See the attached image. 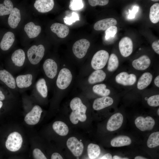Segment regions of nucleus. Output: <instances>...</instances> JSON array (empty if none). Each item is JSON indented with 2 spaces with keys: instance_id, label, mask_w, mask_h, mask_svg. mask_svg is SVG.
<instances>
[{
  "instance_id": "1",
  "label": "nucleus",
  "mask_w": 159,
  "mask_h": 159,
  "mask_svg": "<svg viewBox=\"0 0 159 159\" xmlns=\"http://www.w3.org/2000/svg\"><path fill=\"white\" fill-rule=\"evenodd\" d=\"M141 73L127 70L116 71L112 75L111 86L123 96L134 88Z\"/></svg>"
},
{
  "instance_id": "2",
  "label": "nucleus",
  "mask_w": 159,
  "mask_h": 159,
  "mask_svg": "<svg viewBox=\"0 0 159 159\" xmlns=\"http://www.w3.org/2000/svg\"><path fill=\"white\" fill-rule=\"evenodd\" d=\"M70 107L72 112L69 115V119L73 124H77L79 121L85 122L87 119L86 112V106L82 102L79 97H75L70 101Z\"/></svg>"
},
{
  "instance_id": "3",
  "label": "nucleus",
  "mask_w": 159,
  "mask_h": 159,
  "mask_svg": "<svg viewBox=\"0 0 159 159\" xmlns=\"http://www.w3.org/2000/svg\"><path fill=\"white\" fill-rule=\"evenodd\" d=\"M154 73V72L150 71L142 72L139 76L134 87L130 92L136 95H141L153 82Z\"/></svg>"
},
{
  "instance_id": "4",
  "label": "nucleus",
  "mask_w": 159,
  "mask_h": 159,
  "mask_svg": "<svg viewBox=\"0 0 159 159\" xmlns=\"http://www.w3.org/2000/svg\"><path fill=\"white\" fill-rule=\"evenodd\" d=\"M109 56L108 52L106 50H101L97 52L91 60L92 67L95 70L103 68L107 63Z\"/></svg>"
},
{
  "instance_id": "5",
  "label": "nucleus",
  "mask_w": 159,
  "mask_h": 159,
  "mask_svg": "<svg viewBox=\"0 0 159 159\" xmlns=\"http://www.w3.org/2000/svg\"><path fill=\"white\" fill-rule=\"evenodd\" d=\"M45 48L42 44L31 46L27 52V56L30 62L35 65L38 64L44 55Z\"/></svg>"
},
{
  "instance_id": "6",
  "label": "nucleus",
  "mask_w": 159,
  "mask_h": 159,
  "mask_svg": "<svg viewBox=\"0 0 159 159\" xmlns=\"http://www.w3.org/2000/svg\"><path fill=\"white\" fill-rule=\"evenodd\" d=\"M22 142L21 135L17 132H14L8 136L5 143L6 147L9 151L16 152L20 149Z\"/></svg>"
},
{
  "instance_id": "7",
  "label": "nucleus",
  "mask_w": 159,
  "mask_h": 159,
  "mask_svg": "<svg viewBox=\"0 0 159 159\" xmlns=\"http://www.w3.org/2000/svg\"><path fill=\"white\" fill-rule=\"evenodd\" d=\"M159 89L155 88L145 90L141 94L140 96L144 98L148 105L151 107L159 106Z\"/></svg>"
},
{
  "instance_id": "8",
  "label": "nucleus",
  "mask_w": 159,
  "mask_h": 159,
  "mask_svg": "<svg viewBox=\"0 0 159 159\" xmlns=\"http://www.w3.org/2000/svg\"><path fill=\"white\" fill-rule=\"evenodd\" d=\"M72 76L70 71L66 68H63L58 75L56 84L60 89L64 90L67 88L72 81Z\"/></svg>"
},
{
  "instance_id": "9",
  "label": "nucleus",
  "mask_w": 159,
  "mask_h": 159,
  "mask_svg": "<svg viewBox=\"0 0 159 159\" xmlns=\"http://www.w3.org/2000/svg\"><path fill=\"white\" fill-rule=\"evenodd\" d=\"M90 45V42L87 39H82L79 40L72 46L73 53L77 58H82L86 54Z\"/></svg>"
},
{
  "instance_id": "10",
  "label": "nucleus",
  "mask_w": 159,
  "mask_h": 159,
  "mask_svg": "<svg viewBox=\"0 0 159 159\" xmlns=\"http://www.w3.org/2000/svg\"><path fill=\"white\" fill-rule=\"evenodd\" d=\"M119 94L112 95L101 97L95 99L93 102L92 107L95 110H100L112 105L115 99Z\"/></svg>"
},
{
  "instance_id": "11",
  "label": "nucleus",
  "mask_w": 159,
  "mask_h": 159,
  "mask_svg": "<svg viewBox=\"0 0 159 159\" xmlns=\"http://www.w3.org/2000/svg\"><path fill=\"white\" fill-rule=\"evenodd\" d=\"M151 63V59L148 56L143 55L133 60L132 65L136 71L142 73L149 67Z\"/></svg>"
},
{
  "instance_id": "12",
  "label": "nucleus",
  "mask_w": 159,
  "mask_h": 159,
  "mask_svg": "<svg viewBox=\"0 0 159 159\" xmlns=\"http://www.w3.org/2000/svg\"><path fill=\"white\" fill-rule=\"evenodd\" d=\"M135 125L138 129L142 131L151 130L153 128L155 122L151 117H145L142 116L137 117L135 120Z\"/></svg>"
},
{
  "instance_id": "13",
  "label": "nucleus",
  "mask_w": 159,
  "mask_h": 159,
  "mask_svg": "<svg viewBox=\"0 0 159 159\" xmlns=\"http://www.w3.org/2000/svg\"><path fill=\"white\" fill-rule=\"evenodd\" d=\"M68 148L75 156H80L83 152L84 145L82 142L75 137L69 138L66 143Z\"/></svg>"
},
{
  "instance_id": "14",
  "label": "nucleus",
  "mask_w": 159,
  "mask_h": 159,
  "mask_svg": "<svg viewBox=\"0 0 159 159\" xmlns=\"http://www.w3.org/2000/svg\"><path fill=\"white\" fill-rule=\"evenodd\" d=\"M133 43L131 39L127 37L122 38L119 44L120 52L122 56L124 57L129 56L133 51Z\"/></svg>"
},
{
  "instance_id": "15",
  "label": "nucleus",
  "mask_w": 159,
  "mask_h": 159,
  "mask_svg": "<svg viewBox=\"0 0 159 159\" xmlns=\"http://www.w3.org/2000/svg\"><path fill=\"white\" fill-rule=\"evenodd\" d=\"M123 120L122 114L117 112L112 115L109 119L107 125V129L110 131L116 130L121 126Z\"/></svg>"
},
{
  "instance_id": "16",
  "label": "nucleus",
  "mask_w": 159,
  "mask_h": 159,
  "mask_svg": "<svg viewBox=\"0 0 159 159\" xmlns=\"http://www.w3.org/2000/svg\"><path fill=\"white\" fill-rule=\"evenodd\" d=\"M42 112V110L41 107L38 105H36L26 115L24 118V121L28 125L36 124L39 120Z\"/></svg>"
},
{
  "instance_id": "17",
  "label": "nucleus",
  "mask_w": 159,
  "mask_h": 159,
  "mask_svg": "<svg viewBox=\"0 0 159 159\" xmlns=\"http://www.w3.org/2000/svg\"><path fill=\"white\" fill-rule=\"evenodd\" d=\"M92 90L95 93L101 97L119 94L112 86L107 87L106 84L104 83L95 85L92 87Z\"/></svg>"
},
{
  "instance_id": "18",
  "label": "nucleus",
  "mask_w": 159,
  "mask_h": 159,
  "mask_svg": "<svg viewBox=\"0 0 159 159\" xmlns=\"http://www.w3.org/2000/svg\"><path fill=\"white\" fill-rule=\"evenodd\" d=\"M43 68L46 75L50 79L54 78L56 76L57 71V65L52 59H48L44 61Z\"/></svg>"
},
{
  "instance_id": "19",
  "label": "nucleus",
  "mask_w": 159,
  "mask_h": 159,
  "mask_svg": "<svg viewBox=\"0 0 159 159\" xmlns=\"http://www.w3.org/2000/svg\"><path fill=\"white\" fill-rule=\"evenodd\" d=\"M54 5L53 0H37L34 4V6L39 12L44 13L51 10Z\"/></svg>"
},
{
  "instance_id": "20",
  "label": "nucleus",
  "mask_w": 159,
  "mask_h": 159,
  "mask_svg": "<svg viewBox=\"0 0 159 159\" xmlns=\"http://www.w3.org/2000/svg\"><path fill=\"white\" fill-rule=\"evenodd\" d=\"M51 31L60 38L66 37L69 33V30L68 26L59 23L52 24L50 27Z\"/></svg>"
},
{
  "instance_id": "21",
  "label": "nucleus",
  "mask_w": 159,
  "mask_h": 159,
  "mask_svg": "<svg viewBox=\"0 0 159 159\" xmlns=\"http://www.w3.org/2000/svg\"><path fill=\"white\" fill-rule=\"evenodd\" d=\"M117 24L116 20L113 18H106L96 22L94 25V28L97 31L105 30L110 26L115 25Z\"/></svg>"
},
{
  "instance_id": "22",
  "label": "nucleus",
  "mask_w": 159,
  "mask_h": 159,
  "mask_svg": "<svg viewBox=\"0 0 159 159\" xmlns=\"http://www.w3.org/2000/svg\"><path fill=\"white\" fill-rule=\"evenodd\" d=\"M107 74L103 70H96L89 76L88 81L90 84H94L102 82L106 78Z\"/></svg>"
},
{
  "instance_id": "23",
  "label": "nucleus",
  "mask_w": 159,
  "mask_h": 159,
  "mask_svg": "<svg viewBox=\"0 0 159 159\" xmlns=\"http://www.w3.org/2000/svg\"><path fill=\"white\" fill-rule=\"evenodd\" d=\"M13 33L8 32L5 34L0 43V47L4 51L8 50L12 46L15 40Z\"/></svg>"
},
{
  "instance_id": "24",
  "label": "nucleus",
  "mask_w": 159,
  "mask_h": 159,
  "mask_svg": "<svg viewBox=\"0 0 159 159\" xmlns=\"http://www.w3.org/2000/svg\"><path fill=\"white\" fill-rule=\"evenodd\" d=\"M24 30L30 38L37 37L40 33L41 27L39 25H36L32 22L26 24L24 26Z\"/></svg>"
},
{
  "instance_id": "25",
  "label": "nucleus",
  "mask_w": 159,
  "mask_h": 159,
  "mask_svg": "<svg viewBox=\"0 0 159 159\" xmlns=\"http://www.w3.org/2000/svg\"><path fill=\"white\" fill-rule=\"evenodd\" d=\"M21 19L20 10L16 7L14 8L8 18V24L13 29L16 28Z\"/></svg>"
},
{
  "instance_id": "26",
  "label": "nucleus",
  "mask_w": 159,
  "mask_h": 159,
  "mask_svg": "<svg viewBox=\"0 0 159 159\" xmlns=\"http://www.w3.org/2000/svg\"><path fill=\"white\" fill-rule=\"evenodd\" d=\"M0 80L11 89L16 87L15 80L9 72L5 70H0Z\"/></svg>"
},
{
  "instance_id": "27",
  "label": "nucleus",
  "mask_w": 159,
  "mask_h": 159,
  "mask_svg": "<svg viewBox=\"0 0 159 159\" xmlns=\"http://www.w3.org/2000/svg\"><path fill=\"white\" fill-rule=\"evenodd\" d=\"M107 70L110 73L113 75L118 69L119 62L117 55L115 53L111 54L107 61Z\"/></svg>"
},
{
  "instance_id": "28",
  "label": "nucleus",
  "mask_w": 159,
  "mask_h": 159,
  "mask_svg": "<svg viewBox=\"0 0 159 159\" xmlns=\"http://www.w3.org/2000/svg\"><path fill=\"white\" fill-rule=\"evenodd\" d=\"M32 80V76L31 74L20 75L16 78V84L19 88H26L31 85Z\"/></svg>"
},
{
  "instance_id": "29",
  "label": "nucleus",
  "mask_w": 159,
  "mask_h": 159,
  "mask_svg": "<svg viewBox=\"0 0 159 159\" xmlns=\"http://www.w3.org/2000/svg\"><path fill=\"white\" fill-rule=\"evenodd\" d=\"M11 59L15 65L18 67L23 66L25 59L24 51L21 49L16 50L12 54Z\"/></svg>"
},
{
  "instance_id": "30",
  "label": "nucleus",
  "mask_w": 159,
  "mask_h": 159,
  "mask_svg": "<svg viewBox=\"0 0 159 159\" xmlns=\"http://www.w3.org/2000/svg\"><path fill=\"white\" fill-rule=\"evenodd\" d=\"M132 142L131 139L125 135H120L112 139L111 141L112 146L114 147H120L128 145Z\"/></svg>"
},
{
  "instance_id": "31",
  "label": "nucleus",
  "mask_w": 159,
  "mask_h": 159,
  "mask_svg": "<svg viewBox=\"0 0 159 159\" xmlns=\"http://www.w3.org/2000/svg\"><path fill=\"white\" fill-rule=\"evenodd\" d=\"M52 128L57 133L62 136L66 135L69 131V128L67 125L61 121L55 122L52 125Z\"/></svg>"
},
{
  "instance_id": "32",
  "label": "nucleus",
  "mask_w": 159,
  "mask_h": 159,
  "mask_svg": "<svg viewBox=\"0 0 159 159\" xmlns=\"http://www.w3.org/2000/svg\"><path fill=\"white\" fill-rule=\"evenodd\" d=\"M101 152L99 146L92 143L89 144L87 147L88 156L91 159H95L100 155Z\"/></svg>"
},
{
  "instance_id": "33",
  "label": "nucleus",
  "mask_w": 159,
  "mask_h": 159,
  "mask_svg": "<svg viewBox=\"0 0 159 159\" xmlns=\"http://www.w3.org/2000/svg\"><path fill=\"white\" fill-rule=\"evenodd\" d=\"M13 8V4L11 0H4L3 3L0 4V16L10 14Z\"/></svg>"
},
{
  "instance_id": "34",
  "label": "nucleus",
  "mask_w": 159,
  "mask_h": 159,
  "mask_svg": "<svg viewBox=\"0 0 159 159\" xmlns=\"http://www.w3.org/2000/svg\"><path fill=\"white\" fill-rule=\"evenodd\" d=\"M149 18L151 22L154 24L159 21V4L156 3L150 7Z\"/></svg>"
},
{
  "instance_id": "35",
  "label": "nucleus",
  "mask_w": 159,
  "mask_h": 159,
  "mask_svg": "<svg viewBox=\"0 0 159 159\" xmlns=\"http://www.w3.org/2000/svg\"><path fill=\"white\" fill-rule=\"evenodd\" d=\"M36 87L37 90L43 97H47L48 90L46 81L44 79L41 78L39 79L36 83Z\"/></svg>"
},
{
  "instance_id": "36",
  "label": "nucleus",
  "mask_w": 159,
  "mask_h": 159,
  "mask_svg": "<svg viewBox=\"0 0 159 159\" xmlns=\"http://www.w3.org/2000/svg\"><path fill=\"white\" fill-rule=\"evenodd\" d=\"M148 147L152 148L159 145V132L157 131L151 133L149 136L147 141Z\"/></svg>"
},
{
  "instance_id": "37",
  "label": "nucleus",
  "mask_w": 159,
  "mask_h": 159,
  "mask_svg": "<svg viewBox=\"0 0 159 159\" xmlns=\"http://www.w3.org/2000/svg\"><path fill=\"white\" fill-rule=\"evenodd\" d=\"M83 1L72 0L70 1L69 8L72 10H77L82 9L84 7Z\"/></svg>"
},
{
  "instance_id": "38",
  "label": "nucleus",
  "mask_w": 159,
  "mask_h": 159,
  "mask_svg": "<svg viewBox=\"0 0 159 159\" xmlns=\"http://www.w3.org/2000/svg\"><path fill=\"white\" fill-rule=\"evenodd\" d=\"M117 32V28L115 25H112L106 29L105 32V39L108 40L114 37Z\"/></svg>"
},
{
  "instance_id": "39",
  "label": "nucleus",
  "mask_w": 159,
  "mask_h": 159,
  "mask_svg": "<svg viewBox=\"0 0 159 159\" xmlns=\"http://www.w3.org/2000/svg\"><path fill=\"white\" fill-rule=\"evenodd\" d=\"M63 19L65 24L68 25H70L76 21H79V16L77 13L74 12L72 13V15L71 16H65Z\"/></svg>"
},
{
  "instance_id": "40",
  "label": "nucleus",
  "mask_w": 159,
  "mask_h": 159,
  "mask_svg": "<svg viewBox=\"0 0 159 159\" xmlns=\"http://www.w3.org/2000/svg\"><path fill=\"white\" fill-rule=\"evenodd\" d=\"M32 155L33 159H47L43 152L38 148L33 150Z\"/></svg>"
},
{
  "instance_id": "41",
  "label": "nucleus",
  "mask_w": 159,
  "mask_h": 159,
  "mask_svg": "<svg viewBox=\"0 0 159 159\" xmlns=\"http://www.w3.org/2000/svg\"><path fill=\"white\" fill-rule=\"evenodd\" d=\"M89 4L92 6L97 5L104 6L107 4L109 0H89Z\"/></svg>"
},
{
  "instance_id": "42",
  "label": "nucleus",
  "mask_w": 159,
  "mask_h": 159,
  "mask_svg": "<svg viewBox=\"0 0 159 159\" xmlns=\"http://www.w3.org/2000/svg\"><path fill=\"white\" fill-rule=\"evenodd\" d=\"M139 10V7L135 6L133 7L132 10L129 11V14L128 16V18L130 19H133L135 17V14Z\"/></svg>"
},
{
  "instance_id": "43",
  "label": "nucleus",
  "mask_w": 159,
  "mask_h": 159,
  "mask_svg": "<svg viewBox=\"0 0 159 159\" xmlns=\"http://www.w3.org/2000/svg\"><path fill=\"white\" fill-rule=\"evenodd\" d=\"M153 82L154 85V88L159 89V75L157 73L156 76L154 75Z\"/></svg>"
},
{
  "instance_id": "44",
  "label": "nucleus",
  "mask_w": 159,
  "mask_h": 159,
  "mask_svg": "<svg viewBox=\"0 0 159 159\" xmlns=\"http://www.w3.org/2000/svg\"><path fill=\"white\" fill-rule=\"evenodd\" d=\"M152 47L155 52L158 54H159V40L155 41L152 44Z\"/></svg>"
},
{
  "instance_id": "45",
  "label": "nucleus",
  "mask_w": 159,
  "mask_h": 159,
  "mask_svg": "<svg viewBox=\"0 0 159 159\" xmlns=\"http://www.w3.org/2000/svg\"><path fill=\"white\" fill-rule=\"evenodd\" d=\"M51 159H63L59 153L57 152L53 153L51 155Z\"/></svg>"
},
{
  "instance_id": "46",
  "label": "nucleus",
  "mask_w": 159,
  "mask_h": 159,
  "mask_svg": "<svg viewBox=\"0 0 159 159\" xmlns=\"http://www.w3.org/2000/svg\"><path fill=\"white\" fill-rule=\"evenodd\" d=\"M100 159H112V157L110 154L107 153L103 155Z\"/></svg>"
},
{
  "instance_id": "47",
  "label": "nucleus",
  "mask_w": 159,
  "mask_h": 159,
  "mask_svg": "<svg viewBox=\"0 0 159 159\" xmlns=\"http://www.w3.org/2000/svg\"><path fill=\"white\" fill-rule=\"evenodd\" d=\"M112 159H129L127 158H122L119 156L115 155L113 156Z\"/></svg>"
},
{
  "instance_id": "48",
  "label": "nucleus",
  "mask_w": 159,
  "mask_h": 159,
  "mask_svg": "<svg viewBox=\"0 0 159 159\" xmlns=\"http://www.w3.org/2000/svg\"><path fill=\"white\" fill-rule=\"evenodd\" d=\"M5 98V96L2 91L0 90V101L4 100Z\"/></svg>"
},
{
  "instance_id": "49",
  "label": "nucleus",
  "mask_w": 159,
  "mask_h": 159,
  "mask_svg": "<svg viewBox=\"0 0 159 159\" xmlns=\"http://www.w3.org/2000/svg\"><path fill=\"white\" fill-rule=\"evenodd\" d=\"M134 159H148L144 157L140 156H136Z\"/></svg>"
},
{
  "instance_id": "50",
  "label": "nucleus",
  "mask_w": 159,
  "mask_h": 159,
  "mask_svg": "<svg viewBox=\"0 0 159 159\" xmlns=\"http://www.w3.org/2000/svg\"><path fill=\"white\" fill-rule=\"evenodd\" d=\"M3 105V103L2 101H0V109L1 107Z\"/></svg>"
},
{
  "instance_id": "51",
  "label": "nucleus",
  "mask_w": 159,
  "mask_h": 159,
  "mask_svg": "<svg viewBox=\"0 0 159 159\" xmlns=\"http://www.w3.org/2000/svg\"><path fill=\"white\" fill-rule=\"evenodd\" d=\"M157 113L158 115L159 116V108H158L157 111Z\"/></svg>"
},
{
  "instance_id": "52",
  "label": "nucleus",
  "mask_w": 159,
  "mask_h": 159,
  "mask_svg": "<svg viewBox=\"0 0 159 159\" xmlns=\"http://www.w3.org/2000/svg\"><path fill=\"white\" fill-rule=\"evenodd\" d=\"M152 1H159V0H152Z\"/></svg>"
}]
</instances>
